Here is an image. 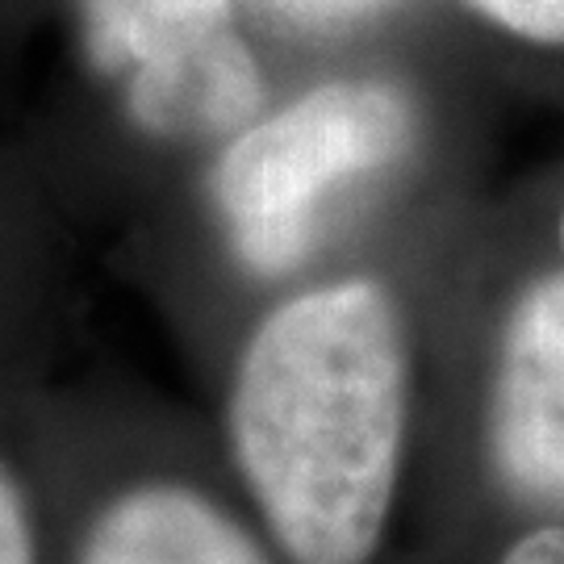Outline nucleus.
Listing matches in <instances>:
<instances>
[{
    "label": "nucleus",
    "instance_id": "nucleus-2",
    "mask_svg": "<svg viewBox=\"0 0 564 564\" xmlns=\"http://www.w3.org/2000/svg\"><path fill=\"white\" fill-rule=\"evenodd\" d=\"M419 139V105L402 84L347 76L242 126L214 172V202L239 260L281 276L314 251L326 202L343 184L402 163Z\"/></svg>",
    "mask_w": 564,
    "mask_h": 564
},
{
    "label": "nucleus",
    "instance_id": "nucleus-3",
    "mask_svg": "<svg viewBox=\"0 0 564 564\" xmlns=\"http://www.w3.org/2000/svg\"><path fill=\"white\" fill-rule=\"evenodd\" d=\"M489 452L514 498L564 514V272L527 284L506 318Z\"/></svg>",
    "mask_w": 564,
    "mask_h": 564
},
{
    "label": "nucleus",
    "instance_id": "nucleus-8",
    "mask_svg": "<svg viewBox=\"0 0 564 564\" xmlns=\"http://www.w3.org/2000/svg\"><path fill=\"white\" fill-rule=\"evenodd\" d=\"M0 564H34L25 514H21L18 494L9 489L4 477H0Z\"/></svg>",
    "mask_w": 564,
    "mask_h": 564
},
{
    "label": "nucleus",
    "instance_id": "nucleus-6",
    "mask_svg": "<svg viewBox=\"0 0 564 564\" xmlns=\"http://www.w3.org/2000/svg\"><path fill=\"white\" fill-rule=\"evenodd\" d=\"M84 51L105 76H139L226 34V0H80Z\"/></svg>",
    "mask_w": 564,
    "mask_h": 564
},
{
    "label": "nucleus",
    "instance_id": "nucleus-4",
    "mask_svg": "<svg viewBox=\"0 0 564 564\" xmlns=\"http://www.w3.org/2000/svg\"><path fill=\"white\" fill-rule=\"evenodd\" d=\"M260 97L256 59L235 30L126 80L130 118L160 139H214L242 130L260 109Z\"/></svg>",
    "mask_w": 564,
    "mask_h": 564
},
{
    "label": "nucleus",
    "instance_id": "nucleus-9",
    "mask_svg": "<svg viewBox=\"0 0 564 564\" xmlns=\"http://www.w3.org/2000/svg\"><path fill=\"white\" fill-rule=\"evenodd\" d=\"M502 564H564V523L531 531L527 540H519L506 552Z\"/></svg>",
    "mask_w": 564,
    "mask_h": 564
},
{
    "label": "nucleus",
    "instance_id": "nucleus-10",
    "mask_svg": "<svg viewBox=\"0 0 564 564\" xmlns=\"http://www.w3.org/2000/svg\"><path fill=\"white\" fill-rule=\"evenodd\" d=\"M561 251H564V209H561Z\"/></svg>",
    "mask_w": 564,
    "mask_h": 564
},
{
    "label": "nucleus",
    "instance_id": "nucleus-7",
    "mask_svg": "<svg viewBox=\"0 0 564 564\" xmlns=\"http://www.w3.org/2000/svg\"><path fill=\"white\" fill-rule=\"evenodd\" d=\"M460 4L510 39L564 55V0H460Z\"/></svg>",
    "mask_w": 564,
    "mask_h": 564
},
{
    "label": "nucleus",
    "instance_id": "nucleus-5",
    "mask_svg": "<svg viewBox=\"0 0 564 564\" xmlns=\"http://www.w3.org/2000/svg\"><path fill=\"white\" fill-rule=\"evenodd\" d=\"M84 564H268L223 510L172 485L139 489L105 510Z\"/></svg>",
    "mask_w": 564,
    "mask_h": 564
},
{
    "label": "nucleus",
    "instance_id": "nucleus-1",
    "mask_svg": "<svg viewBox=\"0 0 564 564\" xmlns=\"http://www.w3.org/2000/svg\"><path fill=\"white\" fill-rule=\"evenodd\" d=\"M405 335L377 281L276 305L242 347L230 435L247 485L297 564H364L393 502Z\"/></svg>",
    "mask_w": 564,
    "mask_h": 564
}]
</instances>
